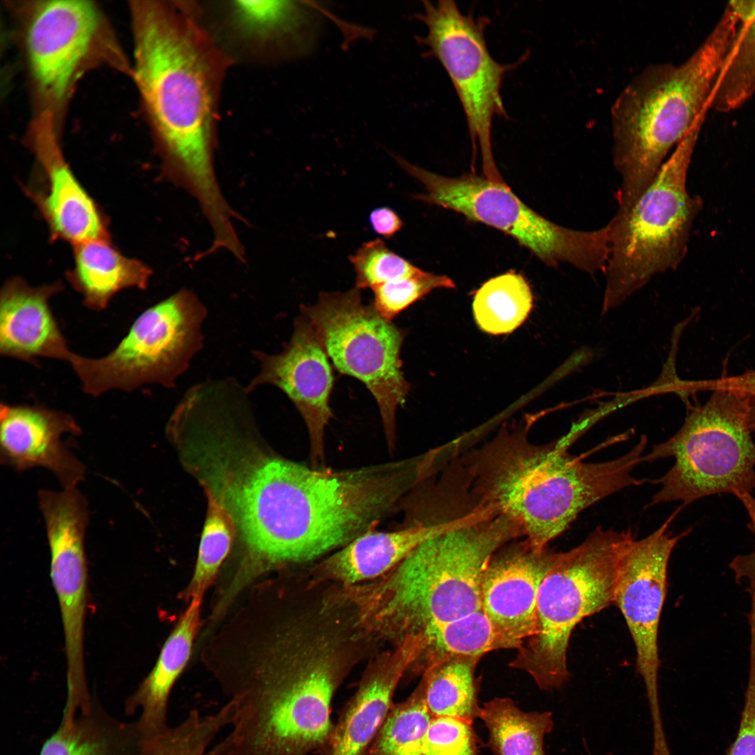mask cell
<instances>
[{"label": "cell", "mask_w": 755, "mask_h": 755, "mask_svg": "<svg viewBox=\"0 0 755 755\" xmlns=\"http://www.w3.org/2000/svg\"><path fill=\"white\" fill-rule=\"evenodd\" d=\"M424 477L420 455L347 469L264 455L237 496L247 558L261 566L319 559L403 509Z\"/></svg>", "instance_id": "1"}, {"label": "cell", "mask_w": 755, "mask_h": 755, "mask_svg": "<svg viewBox=\"0 0 755 755\" xmlns=\"http://www.w3.org/2000/svg\"><path fill=\"white\" fill-rule=\"evenodd\" d=\"M134 76L151 124L162 177L185 190L203 215L229 203L214 166L218 95L227 60L193 7L134 1Z\"/></svg>", "instance_id": "2"}, {"label": "cell", "mask_w": 755, "mask_h": 755, "mask_svg": "<svg viewBox=\"0 0 755 755\" xmlns=\"http://www.w3.org/2000/svg\"><path fill=\"white\" fill-rule=\"evenodd\" d=\"M322 606L278 635L266 666L238 687L228 734L207 755H308L333 728L331 706L348 668V629Z\"/></svg>", "instance_id": "3"}, {"label": "cell", "mask_w": 755, "mask_h": 755, "mask_svg": "<svg viewBox=\"0 0 755 755\" xmlns=\"http://www.w3.org/2000/svg\"><path fill=\"white\" fill-rule=\"evenodd\" d=\"M523 537L509 518L479 509L426 540L382 576L344 587L360 628L396 646L482 609L493 554Z\"/></svg>", "instance_id": "4"}, {"label": "cell", "mask_w": 755, "mask_h": 755, "mask_svg": "<svg viewBox=\"0 0 755 755\" xmlns=\"http://www.w3.org/2000/svg\"><path fill=\"white\" fill-rule=\"evenodd\" d=\"M569 431L557 441L535 445L527 431L503 429L466 454L461 461L472 492L492 512L507 517L535 549L564 532L587 508L631 485L638 454L584 462L568 452Z\"/></svg>", "instance_id": "5"}, {"label": "cell", "mask_w": 755, "mask_h": 755, "mask_svg": "<svg viewBox=\"0 0 755 755\" xmlns=\"http://www.w3.org/2000/svg\"><path fill=\"white\" fill-rule=\"evenodd\" d=\"M738 25L725 8L684 61L648 65L614 101L610 122L612 162L620 178L618 210L630 208L649 188L670 152L710 108Z\"/></svg>", "instance_id": "6"}, {"label": "cell", "mask_w": 755, "mask_h": 755, "mask_svg": "<svg viewBox=\"0 0 755 755\" xmlns=\"http://www.w3.org/2000/svg\"><path fill=\"white\" fill-rule=\"evenodd\" d=\"M701 115L633 206L608 222L610 252L605 270L602 315L622 304L656 275L676 269L688 250L691 229L701 208L686 179L703 124Z\"/></svg>", "instance_id": "7"}, {"label": "cell", "mask_w": 755, "mask_h": 755, "mask_svg": "<svg viewBox=\"0 0 755 755\" xmlns=\"http://www.w3.org/2000/svg\"><path fill=\"white\" fill-rule=\"evenodd\" d=\"M712 390L703 405L691 408L680 429L644 454L642 461L673 457L671 468L654 483L660 489L650 505L670 501L688 505L719 493L738 496L755 510V443L749 415L753 398L740 391L704 382Z\"/></svg>", "instance_id": "8"}, {"label": "cell", "mask_w": 755, "mask_h": 755, "mask_svg": "<svg viewBox=\"0 0 755 755\" xmlns=\"http://www.w3.org/2000/svg\"><path fill=\"white\" fill-rule=\"evenodd\" d=\"M633 539L630 531L599 526L577 547L560 552L539 587L535 633L510 667L528 673L542 691L568 681L572 632L584 617L613 603L621 560Z\"/></svg>", "instance_id": "9"}, {"label": "cell", "mask_w": 755, "mask_h": 755, "mask_svg": "<svg viewBox=\"0 0 755 755\" xmlns=\"http://www.w3.org/2000/svg\"><path fill=\"white\" fill-rule=\"evenodd\" d=\"M394 158L424 186L426 192L415 195V199L504 232L549 266L568 263L591 275L605 272L610 252L608 224L590 231L566 228L524 204L504 180L495 181L475 173L445 177L400 156Z\"/></svg>", "instance_id": "10"}, {"label": "cell", "mask_w": 755, "mask_h": 755, "mask_svg": "<svg viewBox=\"0 0 755 755\" xmlns=\"http://www.w3.org/2000/svg\"><path fill=\"white\" fill-rule=\"evenodd\" d=\"M207 315L196 294L182 287L142 312L106 355L90 358L74 353L69 363L83 391L95 397L149 384L174 388L203 347Z\"/></svg>", "instance_id": "11"}, {"label": "cell", "mask_w": 755, "mask_h": 755, "mask_svg": "<svg viewBox=\"0 0 755 755\" xmlns=\"http://www.w3.org/2000/svg\"><path fill=\"white\" fill-rule=\"evenodd\" d=\"M335 369L361 381L379 408L388 449L396 447L397 408L410 385L402 371L405 332L362 302L360 289L322 292L316 303L301 305Z\"/></svg>", "instance_id": "12"}, {"label": "cell", "mask_w": 755, "mask_h": 755, "mask_svg": "<svg viewBox=\"0 0 755 755\" xmlns=\"http://www.w3.org/2000/svg\"><path fill=\"white\" fill-rule=\"evenodd\" d=\"M416 17L427 28L419 43L447 73L461 103L475 152L479 146L484 175L502 179L494 160L492 123L495 117H508L501 94L505 74L523 60L511 64L496 61L485 39L489 21L463 14L452 0L424 1Z\"/></svg>", "instance_id": "13"}, {"label": "cell", "mask_w": 755, "mask_h": 755, "mask_svg": "<svg viewBox=\"0 0 755 755\" xmlns=\"http://www.w3.org/2000/svg\"><path fill=\"white\" fill-rule=\"evenodd\" d=\"M24 47L42 113L60 109L73 85L92 62L106 57L122 60L107 33L103 17L88 1L50 0L29 6Z\"/></svg>", "instance_id": "14"}, {"label": "cell", "mask_w": 755, "mask_h": 755, "mask_svg": "<svg viewBox=\"0 0 755 755\" xmlns=\"http://www.w3.org/2000/svg\"><path fill=\"white\" fill-rule=\"evenodd\" d=\"M50 550V577L60 607L66 656V698L80 702L89 696L84 657L87 601L85 535L88 502L77 489L38 492Z\"/></svg>", "instance_id": "15"}, {"label": "cell", "mask_w": 755, "mask_h": 755, "mask_svg": "<svg viewBox=\"0 0 755 755\" xmlns=\"http://www.w3.org/2000/svg\"><path fill=\"white\" fill-rule=\"evenodd\" d=\"M675 516L649 535L630 543L621 560L613 601L635 645L636 668L645 686L655 736L664 733L658 690V633L666 596L668 566L678 540L687 533L673 535L668 531Z\"/></svg>", "instance_id": "16"}, {"label": "cell", "mask_w": 755, "mask_h": 755, "mask_svg": "<svg viewBox=\"0 0 755 755\" xmlns=\"http://www.w3.org/2000/svg\"><path fill=\"white\" fill-rule=\"evenodd\" d=\"M259 371L246 386L250 394L272 385L289 398L306 426L310 466H326V429L333 412L330 406L334 378L329 359L309 322L301 314L284 350L278 354L252 352Z\"/></svg>", "instance_id": "17"}, {"label": "cell", "mask_w": 755, "mask_h": 755, "mask_svg": "<svg viewBox=\"0 0 755 755\" xmlns=\"http://www.w3.org/2000/svg\"><path fill=\"white\" fill-rule=\"evenodd\" d=\"M54 117L41 113L34 124L29 145L38 169L36 185L25 189L50 230L52 240L73 245L110 239L108 222L99 206L80 183L59 145Z\"/></svg>", "instance_id": "18"}, {"label": "cell", "mask_w": 755, "mask_h": 755, "mask_svg": "<svg viewBox=\"0 0 755 755\" xmlns=\"http://www.w3.org/2000/svg\"><path fill=\"white\" fill-rule=\"evenodd\" d=\"M560 552L511 541L491 557L481 585L482 610L506 649L517 650L535 630L539 587Z\"/></svg>", "instance_id": "19"}, {"label": "cell", "mask_w": 755, "mask_h": 755, "mask_svg": "<svg viewBox=\"0 0 755 755\" xmlns=\"http://www.w3.org/2000/svg\"><path fill=\"white\" fill-rule=\"evenodd\" d=\"M81 433L74 417L63 411L1 403V463L17 471L45 468L56 476L63 489L77 487L86 470L62 438L66 434Z\"/></svg>", "instance_id": "20"}, {"label": "cell", "mask_w": 755, "mask_h": 755, "mask_svg": "<svg viewBox=\"0 0 755 755\" xmlns=\"http://www.w3.org/2000/svg\"><path fill=\"white\" fill-rule=\"evenodd\" d=\"M61 281L37 287L15 276L0 292V354L36 365L38 358L69 362V347L51 311L50 299L63 289Z\"/></svg>", "instance_id": "21"}, {"label": "cell", "mask_w": 755, "mask_h": 755, "mask_svg": "<svg viewBox=\"0 0 755 755\" xmlns=\"http://www.w3.org/2000/svg\"><path fill=\"white\" fill-rule=\"evenodd\" d=\"M415 659L403 642L377 659L343 709L322 755H368L394 703L396 689Z\"/></svg>", "instance_id": "22"}, {"label": "cell", "mask_w": 755, "mask_h": 755, "mask_svg": "<svg viewBox=\"0 0 755 755\" xmlns=\"http://www.w3.org/2000/svg\"><path fill=\"white\" fill-rule=\"evenodd\" d=\"M462 519L434 524L410 522L392 531H370L325 558L316 572L344 587L373 580L390 571L420 544Z\"/></svg>", "instance_id": "23"}, {"label": "cell", "mask_w": 755, "mask_h": 755, "mask_svg": "<svg viewBox=\"0 0 755 755\" xmlns=\"http://www.w3.org/2000/svg\"><path fill=\"white\" fill-rule=\"evenodd\" d=\"M201 598H192L175 628L166 640L155 666L126 700L124 712H138L135 720L142 739L152 738L169 726L168 705L171 689L191 654L199 624Z\"/></svg>", "instance_id": "24"}, {"label": "cell", "mask_w": 755, "mask_h": 755, "mask_svg": "<svg viewBox=\"0 0 755 755\" xmlns=\"http://www.w3.org/2000/svg\"><path fill=\"white\" fill-rule=\"evenodd\" d=\"M152 275L147 264L124 255L110 239H99L73 245V266L66 276L85 307L101 311L120 291L146 289Z\"/></svg>", "instance_id": "25"}, {"label": "cell", "mask_w": 755, "mask_h": 755, "mask_svg": "<svg viewBox=\"0 0 755 755\" xmlns=\"http://www.w3.org/2000/svg\"><path fill=\"white\" fill-rule=\"evenodd\" d=\"M143 739L135 721L113 716L97 700L59 725L38 755H133Z\"/></svg>", "instance_id": "26"}, {"label": "cell", "mask_w": 755, "mask_h": 755, "mask_svg": "<svg viewBox=\"0 0 755 755\" xmlns=\"http://www.w3.org/2000/svg\"><path fill=\"white\" fill-rule=\"evenodd\" d=\"M309 2L292 1H236L233 16L245 33L263 39L288 43L298 55L308 54L315 46L322 17Z\"/></svg>", "instance_id": "27"}, {"label": "cell", "mask_w": 755, "mask_h": 755, "mask_svg": "<svg viewBox=\"0 0 755 755\" xmlns=\"http://www.w3.org/2000/svg\"><path fill=\"white\" fill-rule=\"evenodd\" d=\"M416 659L410 669L422 673L440 662L456 656L481 659L489 652L506 649L482 609L443 624L422 637L410 640Z\"/></svg>", "instance_id": "28"}, {"label": "cell", "mask_w": 755, "mask_h": 755, "mask_svg": "<svg viewBox=\"0 0 755 755\" xmlns=\"http://www.w3.org/2000/svg\"><path fill=\"white\" fill-rule=\"evenodd\" d=\"M479 718L496 755H545L544 738L554 727L550 712H524L511 698L498 697L484 703Z\"/></svg>", "instance_id": "29"}, {"label": "cell", "mask_w": 755, "mask_h": 755, "mask_svg": "<svg viewBox=\"0 0 755 755\" xmlns=\"http://www.w3.org/2000/svg\"><path fill=\"white\" fill-rule=\"evenodd\" d=\"M480 659H447L423 674L426 707L435 717H457L473 722L479 718L475 668Z\"/></svg>", "instance_id": "30"}, {"label": "cell", "mask_w": 755, "mask_h": 755, "mask_svg": "<svg viewBox=\"0 0 755 755\" xmlns=\"http://www.w3.org/2000/svg\"><path fill=\"white\" fill-rule=\"evenodd\" d=\"M533 305L531 289L524 277L510 271L493 278L477 291L473 310L477 324L484 331L501 335L517 329Z\"/></svg>", "instance_id": "31"}, {"label": "cell", "mask_w": 755, "mask_h": 755, "mask_svg": "<svg viewBox=\"0 0 755 755\" xmlns=\"http://www.w3.org/2000/svg\"><path fill=\"white\" fill-rule=\"evenodd\" d=\"M755 93V15L740 23L733 45L719 74L710 108L729 113L742 106Z\"/></svg>", "instance_id": "32"}, {"label": "cell", "mask_w": 755, "mask_h": 755, "mask_svg": "<svg viewBox=\"0 0 755 755\" xmlns=\"http://www.w3.org/2000/svg\"><path fill=\"white\" fill-rule=\"evenodd\" d=\"M432 718L421 681L406 700L394 704L368 755H425V737Z\"/></svg>", "instance_id": "33"}, {"label": "cell", "mask_w": 755, "mask_h": 755, "mask_svg": "<svg viewBox=\"0 0 755 755\" xmlns=\"http://www.w3.org/2000/svg\"><path fill=\"white\" fill-rule=\"evenodd\" d=\"M231 716L229 703L210 714L192 710L177 725L143 739L133 755H207L215 737L229 726Z\"/></svg>", "instance_id": "34"}, {"label": "cell", "mask_w": 755, "mask_h": 755, "mask_svg": "<svg viewBox=\"0 0 755 755\" xmlns=\"http://www.w3.org/2000/svg\"><path fill=\"white\" fill-rule=\"evenodd\" d=\"M208 506L194 572L188 593L201 598L213 581L231 549L236 533L233 520L225 507L206 493Z\"/></svg>", "instance_id": "35"}, {"label": "cell", "mask_w": 755, "mask_h": 755, "mask_svg": "<svg viewBox=\"0 0 755 755\" xmlns=\"http://www.w3.org/2000/svg\"><path fill=\"white\" fill-rule=\"evenodd\" d=\"M349 259L356 274L355 287L359 289H372L422 271L390 250L380 238L364 243Z\"/></svg>", "instance_id": "36"}, {"label": "cell", "mask_w": 755, "mask_h": 755, "mask_svg": "<svg viewBox=\"0 0 755 755\" xmlns=\"http://www.w3.org/2000/svg\"><path fill=\"white\" fill-rule=\"evenodd\" d=\"M454 287V282L449 277L422 271L415 275L374 287L372 289V304L383 317L391 321L432 290Z\"/></svg>", "instance_id": "37"}, {"label": "cell", "mask_w": 755, "mask_h": 755, "mask_svg": "<svg viewBox=\"0 0 755 755\" xmlns=\"http://www.w3.org/2000/svg\"><path fill=\"white\" fill-rule=\"evenodd\" d=\"M467 720L433 717L425 737V755H479L477 737Z\"/></svg>", "instance_id": "38"}, {"label": "cell", "mask_w": 755, "mask_h": 755, "mask_svg": "<svg viewBox=\"0 0 755 755\" xmlns=\"http://www.w3.org/2000/svg\"><path fill=\"white\" fill-rule=\"evenodd\" d=\"M726 755H755V645L750 646L749 680L739 729Z\"/></svg>", "instance_id": "39"}, {"label": "cell", "mask_w": 755, "mask_h": 755, "mask_svg": "<svg viewBox=\"0 0 755 755\" xmlns=\"http://www.w3.org/2000/svg\"><path fill=\"white\" fill-rule=\"evenodd\" d=\"M373 230L385 238H391L403 227V222L398 214L389 207H379L369 215Z\"/></svg>", "instance_id": "40"}, {"label": "cell", "mask_w": 755, "mask_h": 755, "mask_svg": "<svg viewBox=\"0 0 755 755\" xmlns=\"http://www.w3.org/2000/svg\"><path fill=\"white\" fill-rule=\"evenodd\" d=\"M751 520L749 527L755 534V519ZM730 566L735 572L738 579L747 577L751 579L752 587L755 586V549L750 554L736 557Z\"/></svg>", "instance_id": "41"}, {"label": "cell", "mask_w": 755, "mask_h": 755, "mask_svg": "<svg viewBox=\"0 0 755 755\" xmlns=\"http://www.w3.org/2000/svg\"><path fill=\"white\" fill-rule=\"evenodd\" d=\"M749 427L752 431H755V401L752 403L749 417Z\"/></svg>", "instance_id": "42"}]
</instances>
